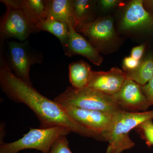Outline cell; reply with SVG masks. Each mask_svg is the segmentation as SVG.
Here are the masks:
<instances>
[{
    "label": "cell",
    "instance_id": "6da1fadb",
    "mask_svg": "<svg viewBox=\"0 0 153 153\" xmlns=\"http://www.w3.org/2000/svg\"><path fill=\"white\" fill-rule=\"evenodd\" d=\"M0 86L2 91L12 101L23 103L33 111L40 121V128L64 127L71 132L79 135L105 140L101 135L76 122L56 102L44 96L33 85L16 76L2 56L0 64Z\"/></svg>",
    "mask_w": 153,
    "mask_h": 153
},
{
    "label": "cell",
    "instance_id": "7a4b0ae2",
    "mask_svg": "<svg viewBox=\"0 0 153 153\" xmlns=\"http://www.w3.org/2000/svg\"><path fill=\"white\" fill-rule=\"evenodd\" d=\"M58 104L77 108L98 111L115 117L122 111L113 96L88 87L76 88L69 86L54 99Z\"/></svg>",
    "mask_w": 153,
    "mask_h": 153
},
{
    "label": "cell",
    "instance_id": "3957f363",
    "mask_svg": "<svg viewBox=\"0 0 153 153\" xmlns=\"http://www.w3.org/2000/svg\"><path fill=\"white\" fill-rule=\"evenodd\" d=\"M153 110L131 112L120 111L115 116L114 122L107 139L108 146L105 153H121L135 146L129 133L140 124L153 119Z\"/></svg>",
    "mask_w": 153,
    "mask_h": 153
},
{
    "label": "cell",
    "instance_id": "277c9868",
    "mask_svg": "<svg viewBox=\"0 0 153 153\" xmlns=\"http://www.w3.org/2000/svg\"><path fill=\"white\" fill-rule=\"evenodd\" d=\"M71 131L66 128L55 126L48 128H30L22 138L13 142L1 143L0 153H18L27 149H35L49 153L53 143L59 137Z\"/></svg>",
    "mask_w": 153,
    "mask_h": 153
},
{
    "label": "cell",
    "instance_id": "5b68a950",
    "mask_svg": "<svg viewBox=\"0 0 153 153\" xmlns=\"http://www.w3.org/2000/svg\"><path fill=\"white\" fill-rule=\"evenodd\" d=\"M7 8L0 21L1 40L13 38L26 41L31 34L39 32L20 7L19 0H1Z\"/></svg>",
    "mask_w": 153,
    "mask_h": 153
},
{
    "label": "cell",
    "instance_id": "8992f818",
    "mask_svg": "<svg viewBox=\"0 0 153 153\" xmlns=\"http://www.w3.org/2000/svg\"><path fill=\"white\" fill-rule=\"evenodd\" d=\"M8 66L17 77L33 85L30 76V68L36 64H41L44 59L43 54L33 49L28 41L7 42Z\"/></svg>",
    "mask_w": 153,
    "mask_h": 153
},
{
    "label": "cell",
    "instance_id": "52a82bcc",
    "mask_svg": "<svg viewBox=\"0 0 153 153\" xmlns=\"http://www.w3.org/2000/svg\"><path fill=\"white\" fill-rule=\"evenodd\" d=\"M60 105L76 122L101 135L106 141L113 127L115 117L98 111Z\"/></svg>",
    "mask_w": 153,
    "mask_h": 153
},
{
    "label": "cell",
    "instance_id": "ba28073f",
    "mask_svg": "<svg viewBox=\"0 0 153 153\" xmlns=\"http://www.w3.org/2000/svg\"><path fill=\"white\" fill-rule=\"evenodd\" d=\"M113 97L123 111L144 112L151 105L142 90L141 86L127 77L120 90Z\"/></svg>",
    "mask_w": 153,
    "mask_h": 153
},
{
    "label": "cell",
    "instance_id": "9c48e42d",
    "mask_svg": "<svg viewBox=\"0 0 153 153\" xmlns=\"http://www.w3.org/2000/svg\"><path fill=\"white\" fill-rule=\"evenodd\" d=\"M126 78L125 71L117 67L107 71H92L87 87L113 96L120 90Z\"/></svg>",
    "mask_w": 153,
    "mask_h": 153
},
{
    "label": "cell",
    "instance_id": "30bf717a",
    "mask_svg": "<svg viewBox=\"0 0 153 153\" xmlns=\"http://www.w3.org/2000/svg\"><path fill=\"white\" fill-rule=\"evenodd\" d=\"M69 34L68 41L63 46L66 56L71 57L73 55H82L88 59L97 66H100L103 58L99 51L89 41L76 32L71 22L68 23Z\"/></svg>",
    "mask_w": 153,
    "mask_h": 153
},
{
    "label": "cell",
    "instance_id": "8fae6325",
    "mask_svg": "<svg viewBox=\"0 0 153 153\" xmlns=\"http://www.w3.org/2000/svg\"><path fill=\"white\" fill-rule=\"evenodd\" d=\"M122 30H139L153 29V18L146 10L143 1L134 0L125 11L120 24Z\"/></svg>",
    "mask_w": 153,
    "mask_h": 153
},
{
    "label": "cell",
    "instance_id": "7c38bea8",
    "mask_svg": "<svg viewBox=\"0 0 153 153\" xmlns=\"http://www.w3.org/2000/svg\"><path fill=\"white\" fill-rule=\"evenodd\" d=\"M77 32L83 33L99 51L104 44L111 41L115 36L113 21L108 18L94 20L84 25Z\"/></svg>",
    "mask_w": 153,
    "mask_h": 153
},
{
    "label": "cell",
    "instance_id": "4fadbf2b",
    "mask_svg": "<svg viewBox=\"0 0 153 153\" xmlns=\"http://www.w3.org/2000/svg\"><path fill=\"white\" fill-rule=\"evenodd\" d=\"M21 8L39 32L48 18V0H19Z\"/></svg>",
    "mask_w": 153,
    "mask_h": 153
},
{
    "label": "cell",
    "instance_id": "5bb4252c",
    "mask_svg": "<svg viewBox=\"0 0 153 153\" xmlns=\"http://www.w3.org/2000/svg\"><path fill=\"white\" fill-rule=\"evenodd\" d=\"M69 82L73 87L82 88L87 87L92 71L91 66L83 60L73 62L69 64Z\"/></svg>",
    "mask_w": 153,
    "mask_h": 153
},
{
    "label": "cell",
    "instance_id": "9a60e30c",
    "mask_svg": "<svg viewBox=\"0 0 153 153\" xmlns=\"http://www.w3.org/2000/svg\"><path fill=\"white\" fill-rule=\"evenodd\" d=\"M49 15L47 19L73 23V0H48Z\"/></svg>",
    "mask_w": 153,
    "mask_h": 153
},
{
    "label": "cell",
    "instance_id": "2e32d148",
    "mask_svg": "<svg viewBox=\"0 0 153 153\" xmlns=\"http://www.w3.org/2000/svg\"><path fill=\"white\" fill-rule=\"evenodd\" d=\"M93 2L89 0H74L73 2V27L76 32L84 25L93 22Z\"/></svg>",
    "mask_w": 153,
    "mask_h": 153
},
{
    "label": "cell",
    "instance_id": "e0dca14e",
    "mask_svg": "<svg viewBox=\"0 0 153 153\" xmlns=\"http://www.w3.org/2000/svg\"><path fill=\"white\" fill-rule=\"evenodd\" d=\"M125 72L127 78L141 86L146 85L153 77V55H148L134 70Z\"/></svg>",
    "mask_w": 153,
    "mask_h": 153
},
{
    "label": "cell",
    "instance_id": "ac0fdd59",
    "mask_svg": "<svg viewBox=\"0 0 153 153\" xmlns=\"http://www.w3.org/2000/svg\"><path fill=\"white\" fill-rule=\"evenodd\" d=\"M41 31L49 32L57 37L62 46H64L68 41L69 34V27L64 22L47 19L41 26Z\"/></svg>",
    "mask_w": 153,
    "mask_h": 153
},
{
    "label": "cell",
    "instance_id": "d6986e66",
    "mask_svg": "<svg viewBox=\"0 0 153 153\" xmlns=\"http://www.w3.org/2000/svg\"><path fill=\"white\" fill-rule=\"evenodd\" d=\"M143 139L149 147L153 146V122L152 119L148 120L140 124L136 128Z\"/></svg>",
    "mask_w": 153,
    "mask_h": 153
},
{
    "label": "cell",
    "instance_id": "ffe728a7",
    "mask_svg": "<svg viewBox=\"0 0 153 153\" xmlns=\"http://www.w3.org/2000/svg\"><path fill=\"white\" fill-rule=\"evenodd\" d=\"M49 153H72L66 136L59 137L52 144Z\"/></svg>",
    "mask_w": 153,
    "mask_h": 153
},
{
    "label": "cell",
    "instance_id": "44dd1931",
    "mask_svg": "<svg viewBox=\"0 0 153 153\" xmlns=\"http://www.w3.org/2000/svg\"><path fill=\"white\" fill-rule=\"evenodd\" d=\"M141 60H136L131 56L126 57L123 61V68L124 71H131L137 68L140 63Z\"/></svg>",
    "mask_w": 153,
    "mask_h": 153
},
{
    "label": "cell",
    "instance_id": "7402d4cb",
    "mask_svg": "<svg viewBox=\"0 0 153 153\" xmlns=\"http://www.w3.org/2000/svg\"><path fill=\"white\" fill-rule=\"evenodd\" d=\"M142 90L151 105H153V77L147 84L141 86Z\"/></svg>",
    "mask_w": 153,
    "mask_h": 153
},
{
    "label": "cell",
    "instance_id": "603a6c76",
    "mask_svg": "<svg viewBox=\"0 0 153 153\" xmlns=\"http://www.w3.org/2000/svg\"><path fill=\"white\" fill-rule=\"evenodd\" d=\"M145 46L143 44L134 47L131 51V56L136 60H140L143 55Z\"/></svg>",
    "mask_w": 153,
    "mask_h": 153
},
{
    "label": "cell",
    "instance_id": "cb8c5ba5",
    "mask_svg": "<svg viewBox=\"0 0 153 153\" xmlns=\"http://www.w3.org/2000/svg\"><path fill=\"white\" fill-rule=\"evenodd\" d=\"M99 2L103 10H108L117 6L120 3V1L117 0H101Z\"/></svg>",
    "mask_w": 153,
    "mask_h": 153
}]
</instances>
